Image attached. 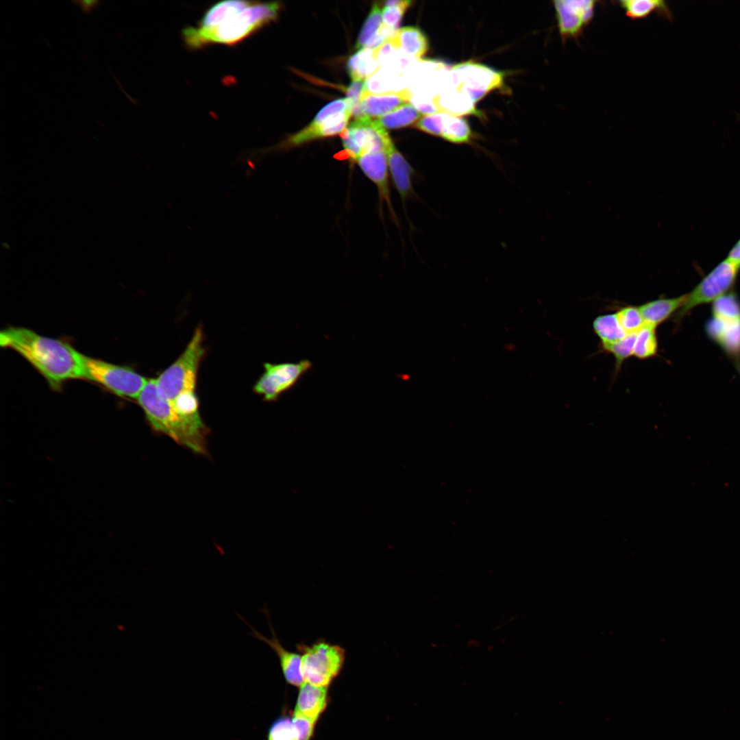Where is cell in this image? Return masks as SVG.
<instances>
[{"mask_svg":"<svg viewBox=\"0 0 740 740\" xmlns=\"http://www.w3.org/2000/svg\"><path fill=\"white\" fill-rule=\"evenodd\" d=\"M278 1L228 0L211 6L197 26L182 30L185 44L192 49L222 44L232 45L275 21L281 9Z\"/></svg>","mask_w":740,"mask_h":740,"instance_id":"cell-1","label":"cell"},{"mask_svg":"<svg viewBox=\"0 0 740 740\" xmlns=\"http://www.w3.org/2000/svg\"><path fill=\"white\" fill-rule=\"evenodd\" d=\"M0 344L21 355L53 388L69 380L84 378V354L64 341L11 327L1 332Z\"/></svg>","mask_w":740,"mask_h":740,"instance_id":"cell-2","label":"cell"},{"mask_svg":"<svg viewBox=\"0 0 740 740\" xmlns=\"http://www.w3.org/2000/svg\"><path fill=\"white\" fill-rule=\"evenodd\" d=\"M137 401L151 426L195 453L207 454L208 428L201 419L178 414L170 401L158 393L156 379H149Z\"/></svg>","mask_w":740,"mask_h":740,"instance_id":"cell-3","label":"cell"},{"mask_svg":"<svg viewBox=\"0 0 740 740\" xmlns=\"http://www.w3.org/2000/svg\"><path fill=\"white\" fill-rule=\"evenodd\" d=\"M204 332L198 326L181 355L156 379L160 395L171 402L184 391H195L198 369L206 354Z\"/></svg>","mask_w":740,"mask_h":740,"instance_id":"cell-4","label":"cell"},{"mask_svg":"<svg viewBox=\"0 0 740 740\" xmlns=\"http://www.w3.org/2000/svg\"><path fill=\"white\" fill-rule=\"evenodd\" d=\"M301 655V671L304 682L326 687L340 674L345 661V649L320 639L311 644H296Z\"/></svg>","mask_w":740,"mask_h":740,"instance_id":"cell-5","label":"cell"},{"mask_svg":"<svg viewBox=\"0 0 740 740\" xmlns=\"http://www.w3.org/2000/svg\"><path fill=\"white\" fill-rule=\"evenodd\" d=\"M84 378L117 395L138 399L149 379L134 370L84 355Z\"/></svg>","mask_w":740,"mask_h":740,"instance_id":"cell-6","label":"cell"},{"mask_svg":"<svg viewBox=\"0 0 740 740\" xmlns=\"http://www.w3.org/2000/svg\"><path fill=\"white\" fill-rule=\"evenodd\" d=\"M312 367L308 359L297 362H265L264 371L254 385V391L262 395L264 401H275L293 387Z\"/></svg>","mask_w":740,"mask_h":740,"instance_id":"cell-7","label":"cell"},{"mask_svg":"<svg viewBox=\"0 0 740 740\" xmlns=\"http://www.w3.org/2000/svg\"><path fill=\"white\" fill-rule=\"evenodd\" d=\"M739 270L726 258L719 262L690 293L686 294L678 317L684 316L694 307L714 301L726 294L734 284Z\"/></svg>","mask_w":740,"mask_h":740,"instance_id":"cell-8","label":"cell"},{"mask_svg":"<svg viewBox=\"0 0 740 740\" xmlns=\"http://www.w3.org/2000/svg\"><path fill=\"white\" fill-rule=\"evenodd\" d=\"M341 137L345 155L352 162L364 152L385 151L392 140L385 128L368 116L356 119L341 133Z\"/></svg>","mask_w":740,"mask_h":740,"instance_id":"cell-9","label":"cell"},{"mask_svg":"<svg viewBox=\"0 0 740 740\" xmlns=\"http://www.w3.org/2000/svg\"><path fill=\"white\" fill-rule=\"evenodd\" d=\"M451 75L455 88L468 96L473 103L500 87L504 81L503 73L471 61L454 66Z\"/></svg>","mask_w":740,"mask_h":740,"instance_id":"cell-10","label":"cell"},{"mask_svg":"<svg viewBox=\"0 0 740 740\" xmlns=\"http://www.w3.org/2000/svg\"><path fill=\"white\" fill-rule=\"evenodd\" d=\"M552 3L563 43L570 39L578 41L584 29L592 22L598 1L556 0Z\"/></svg>","mask_w":740,"mask_h":740,"instance_id":"cell-11","label":"cell"},{"mask_svg":"<svg viewBox=\"0 0 740 740\" xmlns=\"http://www.w3.org/2000/svg\"><path fill=\"white\" fill-rule=\"evenodd\" d=\"M353 162L356 163L363 174L375 184L378 189L380 203L384 202L386 204L391 217L396 221V215L391 199L389 171L386 151H366L356 157Z\"/></svg>","mask_w":740,"mask_h":740,"instance_id":"cell-12","label":"cell"},{"mask_svg":"<svg viewBox=\"0 0 740 740\" xmlns=\"http://www.w3.org/2000/svg\"><path fill=\"white\" fill-rule=\"evenodd\" d=\"M262 611H264L267 617L272 634L271 638L266 637L254 628L243 617L240 615L238 617L251 629V635L253 637L266 643L275 653L286 681L291 685L300 687L304 682L301 671V655L299 652L288 650L282 645L272 627L269 611L266 608H264Z\"/></svg>","mask_w":740,"mask_h":740,"instance_id":"cell-13","label":"cell"},{"mask_svg":"<svg viewBox=\"0 0 740 740\" xmlns=\"http://www.w3.org/2000/svg\"><path fill=\"white\" fill-rule=\"evenodd\" d=\"M352 111L334 114L323 120H314L299 132L291 135L276 147L286 149L304 143L341 133L348 123Z\"/></svg>","mask_w":740,"mask_h":740,"instance_id":"cell-14","label":"cell"},{"mask_svg":"<svg viewBox=\"0 0 740 740\" xmlns=\"http://www.w3.org/2000/svg\"><path fill=\"white\" fill-rule=\"evenodd\" d=\"M389 175L402 204L415 195L412 186L414 169L391 140L386 148Z\"/></svg>","mask_w":740,"mask_h":740,"instance_id":"cell-15","label":"cell"},{"mask_svg":"<svg viewBox=\"0 0 740 740\" xmlns=\"http://www.w3.org/2000/svg\"><path fill=\"white\" fill-rule=\"evenodd\" d=\"M411 97L408 88L380 94L367 93L362 95L359 106L364 116H382L407 103Z\"/></svg>","mask_w":740,"mask_h":740,"instance_id":"cell-16","label":"cell"},{"mask_svg":"<svg viewBox=\"0 0 740 740\" xmlns=\"http://www.w3.org/2000/svg\"><path fill=\"white\" fill-rule=\"evenodd\" d=\"M328 687L304 682L298 694L295 711L317 722L327 704Z\"/></svg>","mask_w":740,"mask_h":740,"instance_id":"cell-17","label":"cell"},{"mask_svg":"<svg viewBox=\"0 0 740 740\" xmlns=\"http://www.w3.org/2000/svg\"><path fill=\"white\" fill-rule=\"evenodd\" d=\"M708 334L726 351L740 353V319H724L713 317L706 325Z\"/></svg>","mask_w":740,"mask_h":740,"instance_id":"cell-18","label":"cell"},{"mask_svg":"<svg viewBox=\"0 0 740 740\" xmlns=\"http://www.w3.org/2000/svg\"><path fill=\"white\" fill-rule=\"evenodd\" d=\"M389 39L397 50L415 59H421L428 49L426 35L415 27L398 29Z\"/></svg>","mask_w":740,"mask_h":740,"instance_id":"cell-19","label":"cell"},{"mask_svg":"<svg viewBox=\"0 0 740 740\" xmlns=\"http://www.w3.org/2000/svg\"><path fill=\"white\" fill-rule=\"evenodd\" d=\"M686 294L673 298H661L639 306L645 323L656 327L683 306Z\"/></svg>","mask_w":740,"mask_h":740,"instance_id":"cell-20","label":"cell"},{"mask_svg":"<svg viewBox=\"0 0 740 740\" xmlns=\"http://www.w3.org/2000/svg\"><path fill=\"white\" fill-rule=\"evenodd\" d=\"M617 3L624 10L625 14L632 20L643 19L656 13L667 20L673 15L665 1L662 0H622Z\"/></svg>","mask_w":740,"mask_h":740,"instance_id":"cell-21","label":"cell"},{"mask_svg":"<svg viewBox=\"0 0 740 740\" xmlns=\"http://www.w3.org/2000/svg\"><path fill=\"white\" fill-rule=\"evenodd\" d=\"M434 101L441 112L460 116V114L474 112L473 103L463 92L455 88L434 97Z\"/></svg>","mask_w":740,"mask_h":740,"instance_id":"cell-22","label":"cell"},{"mask_svg":"<svg viewBox=\"0 0 740 740\" xmlns=\"http://www.w3.org/2000/svg\"><path fill=\"white\" fill-rule=\"evenodd\" d=\"M440 137L453 143H467L471 138V130L464 119L443 112Z\"/></svg>","mask_w":740,"mask_h":740,"instance_id":"cell-23","label":"cell"},{"mask_svg":"<svg viewBox=\"0 0 740 740\" xmlns=\"http://www.w3.org/2000/svg\"><path fill=\"white\" fill-rule=\"evenodd\" d=\"M593 328L602 346L619 341L627 334L620 325L616 313L597 317L593 321Z\"/></svg>","mask_w":740,"mask_h":740,"instance_id":"cell-24","label":"cell"},{"mask_svg":"<svg viewBox=\"0 0 740 740\" xmlns=\"http://www.w3.org/2000/svg\"><path fill=\"white\" fill-rule=\"evenodd\" d=\"M378 67L373 50L368 48L360 49L349 58L347 63V69L352 80H364L375 72Z\"/></svg>","mask_w":740,"mask_h":740,"instance_id":"cell-25","label":"cell"},{"mask_svg":"<svg viewBox=\"0 0 740 740\" xmlns=\"http://www.w3.org/2000/svg\"><path fill=\"white\" fill-rule=\"evenodd\" d=\"M421 116L412 104L407 103L376 120L384 128L397 129L411 125Z\"/></svg>","mask_w":740,"mask_h":740,"instance_id":"cell-26","label":"cell"},{"mask_svg":"<svg viewBox=\"0 0 740 740\" xmlns=\"http://www.w3.org/2000/svg\"><path fill=\"white\" fill-rule=\"evenodd\" d=\"M656 328L652 325L646 324L636 334L634 345L633 356L639 359L644 360L656 355L658 351V340Z\"/></svg>","mask_w":740,"mask_h":740,"instance_id":"cell-27","label":"cell"},{"mask_svg":"<svg viewBox=\"0 0 740 740\" xmlns=\"http://www.w3.org/2000/svg\"><path fill=\"white\" fill-rule=\"evenodd\" d=\"M383 24L382 10L378 3H374L365 20L358 37L355 48L361 49L377 34Z\"/></svg>","mask_w":740,"mask_h":740,"instance_id":"cell-28","label":"cell"},{"mask_svg":"<svg viewBox=\"0 0 740 740\" xmlns=\"http://www.w3.org/2000/svg\"><path fill=\"white\" fill-rule=\"evenodd\" d=\"M713 317L724 319H740V302L732 293H726L713 301Z\"/></svg>","mask_w":740,"mask_h":740,"instance_id":"cell-29","label":"cell"},{"mask_svg":"<svg viewBox=\"0 0 740 740\" xmlns=\"http://www.w3.org/2000/svg\"><path fill=\"white\" fill-rule=\"evenodd\" d=\"M636 334L637 332L627 334L621 339L602 346L604 350L614 356L616 369H619L626 359L633 356Z\"/></svg>","mask_w":740,"mask_h":740,"instance_id":"cell-30","label":"cell"},{"mask_svg":"<svg viewBox=\"0 0 740 740\" xmlns=\"http://www.w3.org/2000/svg\"><path fill=\"white\" fill-rule=\"evenodd\" d=\"M176 412L184 417L201 419L199 400L195 391H184L171 402Z\"/></svg>","mask_w":740,"mask_h":740,"instance_id":"cell-31","label":"cell"},{"mask_svg":"<svg viewBox=\"0 0 740 740\" xmlns=\"http://www.w3.org/2000/svg\"><path fill=\"white\" fill-rule=\"evenodd\" d=\"M410 1L388 0L384 2V8L382 11L383 23L394 30H397L399 22Z\"/></svg>","mask_w":740,"mask_h":740,"instance_id":"cell-32","label":"cell"},{"mask_svg":"<svg viewBox=\"0 0 740 740\" xmlns=\"http://www.w3.org/2000/svg\"><path fill=\"white\" fill-rule=\"evenodd\" d=\"M616 314L620 325L627 334L636 333L645 325L639 307H623Z\"/></svg>","mask_w":740,"mask_h":740,"instance_id":"cell-33","label":"cell"},{"mask_svg":"<svg viewBox=\"0 0 740 740\" xmlns=\"http://www.w3.org/2000/svg\"><path fill=\"white\" fill-rule=\"evenodd\" d=\"M268 740H299L293 720L284 717L275 721L269 729Z\"/></svg>","mask_w":740,"mask_h":740,"instance_id":"cell-34","label":"cell"},{"mask_svg":"<svg viewBox=\"0 0 740 740\" xmlns=\"http://www.w3.org/2000/svg\"><path fill=\"white\" fill-rule=\"evenodd\" d=\"M443 112L426 114L416 123V127L428 134L440 136Z\"/></svg>","mask_w":740,"mask_h":740,"instance_id":"cell-35","label":"cell"},{"mask_svg":"<svg viewBox=\"0 0 740 740\" xmlns=\"http://www.w3.org/2000/svg\"><path fill=\"white\" fill-rule=\"evenodd\" d=\"M292 720L298 735V739L309 740L312 735L316 722L297 711L294 712Z\"/></svg>","mask_w":740,"mask_h":740,"instance_id":"cell-36","label":"cell"},{"mask_svg":"<svg viewBox=\"0 0 740 740\" xmlns=\"http://www.w3.org/2000/svg\"><path fill=\"white\" fill-rule=\"evenodd\" d=\"M365 81L362 79L352 80V82L346 90V98L352 101L354 106L359 103L365 92Z\"/></svg>","mask_w":740,"mask_h":740,"instance_id":"cell-37","label":"cell"},{"mask_svg":"<svg viewBox=\"0 0 740 740\" xmlns=\"http://www.w3.org/2000/svg\"><path fill=\"white\" fill-rule=\"evenodd\" d=\"M726 259L740 269V239L730 250Z\"/></svg>","mask_w":740,"mask_h":740,"instance_id":"cell-38","label":"cell"},{"mask_svg":"<svg viewBox=\"0 0 740 740\" xmlns=\"http://www.w3.org/2000/svg\"><path fill=\"white\" fill-rule=\"evenodd\" d=\"M77 5L85 13H90L95 8L97 7L100 1L97 0H80L74 1Z\"/></svg>","mask_w":740,"mask_h":740,"instance_id":"cell-39","label":"cell"}]
</instances>
